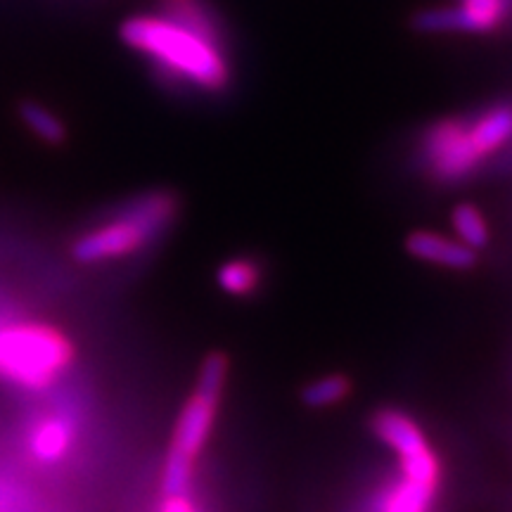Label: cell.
I'll use <instances>...</instances> for the list:
<instances>
[{"label":"cell","mask_w":512,"mask_h":512,"mask_svg":"<svg viewBox=\"0 0 512 512\" xmlns=\"http://www.w3.org/2000/svg\"><path fill=\"white\" fill-rule=\"evenodd\" d=\"M121 41L150 57L164 72L209 93H221L230 83V64L219 38L164 15H133L119 27Z\"/></svg>","instance_id":"cell-1"},{"label":"cell","mask_w":512,"mask_h":512,"mask_svg":"<svg viewBox=\"0 0 512 512\" xmlns=\"http://www.w3.org/2000/svg\"><path fill=\"white\" fill-rule=\"evenodd\" d=\"M176 209L171 192H147L112 221L83 233L72 245V256L81 264L124 259L159 238L174 221Z\"/></svg>","instance_id":"cell-2"},{"label":"cell","mask_w":512,"mask_h":512,"mask_svg":"<svg viewBox=\"0 0 512 512\" xmlns=\"http://www.w3.org/2000/svg\"><path fill=\"white\" fill-rule=\"evenodd\" d=\"M74 358L69 339L43 323H0V380L46 389Z\"/></svg>","instance_id":"cell-3"},{"label":"cell","mask_w":512,"mask_h":512,"mask_svg":"<svg viewBox=\"0 0 512 512\" xmlns=\"http://www.w3.org/2000/svg\"><path fill=\"white\" fill-rule=\"evenodd\" d=\"M228 366V356L221 354V351H214V354L204 358L200 375H197L195 392H192L181 415H178L171 451L183 453L192 460L200 456L204 444L209 441L211 430H214L216 413H219V403L228 380Z\"/></svg>","instance_id":"cell-4"},{"label":"cell","mask_w":512,"mask_h":512,"mask_svg":"<svg viewBox=\"0 0 512 512\" xmlns=\"http://www.w3.org/2000/svg\"><path fill=\"white\" fill-rule=\"evenodd\" d=\"M422 159L441 183H456L472 176L484 162L472 145L465 119H441L427 128L420 143Z\"/></svg>","instance_id":"cell-5"},{"label":"cell","mask_w":512,"mask_h":512,"mask_svg":"<svg viewBox=\"0 0 512 512\" xmlns=\"http://www.w3.org/2000/svg\"><path fill=\"white\" fill-rule=\"evenodd\" d=\"M508 0H460L456 8H434L415 17V27L427 34H489L508 19Z\"/></svg>","instance_id":"cell-6"},{"label":"cell","mask_w":512,"mask_h":512,"mask_svg":"<svg viewBox=\"0 0 512 512\" xmlns=\"http://www.w3.org/2000/svg\"><path fill=\"white\" fill-rule=\"evenodd\" d=\"M406 252L413 259L448 268V271H472L477 266L475 249L441 233H432V230H413L406 238Z\"/></svg>","instance_id":"cell-7"},{"label":"cell","mask_w":512,"mask_h":512,"mask_svg":"<svg viewBox=\"0 0 512 512\" xmlns=\"http://www.w3.org/2000/svg\"><path fill=\"white\" fill-rule=\"evenodd\" d=\"M370 425H373L375 437L387 448H392L399 460L415 458L432 448L418 422L408 418L403 411H396V408H382V411H377L373 420H370Z\"/></svg>","instance_id":"cell-8"},{"label":"cell","mask_w":512,"mask_h":512,"mask_svg":"<svg viewBox=\"0 0 512 512\" xmlns=\"http://www.w3.org/2000/svg\"><path fill=\"white\" fill-rule=\"evenodd\" d=\"M467 131L479 157L486 159L496 155L512 140V102H501L477 114L475 119L467 121Z\"/></svg>","instance_id":"cell-9"},{"label":"cell","mask_w":512,"mask_h":512,"mask_svg":"<svg viewBox=\"0 0 512 512\" xmlns=\"http://www.w3.org/2000/svg\"><path fill=\"white\" fill-rule=\"evenodd\" d=\"M72 441H74L72 422L57 418V415H50V418L38 422L36 430L31 432L29 446L36 460H41V463H57V460L67 456L69 448H72Z\"/></svg>","instance_id":"cell-10"},{"label":"cell","mask_w":512,"mask_h":512,"mask_svg":"<svg viewBox=\"0 0 512 512\" xmlns=\"http://www.w3.org/2000/svg\"><path fill=\"white\" fill-rule=\"evenodd\" d=\"M437 503V491L422 489V486L399 479L387 484L375 503V512H432Z\"/></svg>","instance_id":"cell-11"},{"label":"cell","mask_w":512,"mask_h":512,"mask_svg":"<svg viewBox=\"0 0 512 512\" xmlns=\"http://www.w3.org/2000/svg\"><path fill=\"white\" fill-rule=\"evenodd\" d=\"M19 119L24 121V126L34 133L36 138H41L48 145H62L67 140V126L62 124V119L57 117L53 110H48L46 105L34 100H24L19 105Z\"/></svg>","instance_id":"cell-12"},{"label":"cell","mask_w":512,"mask_h":512,"mask_svg":"<svg viewBox=\"0 0 512 512\" xmlns=\"http://www.w3.org/2000/svg\"><path fill=\"white\" fill-rule=\"evenodd\" d=\"M351 394V380L342 373L323 375L313 380L302 389V403L311 411H323V408H332L337 403L347 401Z\"/></svg>","instance_id":"cell-13"},{"label":"cell","mask_w":512,"mask_h":512,"mask_svg":"<svg viewBox=\"0 0 512 512\" xmlns=\"http://www.w3.org/2000/svg\"><path fill=\"white\" fill-rule=\"evenodd\" d=\"M216 283L230 297H249L261 283V268L252 259H230L216 273Z\"/></svg>","instance_id":"cell-14"},{"label":"cell","mask_w":512,"mask_h":512,"mask_svg":"<svg viewBox=\"0 0 512 512\" xmlns=\"http://www.w3.org/2000/svg\"><path fill=\"white\" fill-rule=\"evenodd\" d=\"M451 226L458 235L456 240L463 242L465 247L479 252V249L489 245L491 240L489 223H486L484 214L475 207V204H458L451 214Z\"/></svg>","instance_id":"cell-15"},{"label":"cell","mask_w":512,"mask_h":512,"mask_svg":"<svg viewBox=\"0 0 512 512\" xmlns=\"http://www.w3.org/2000/svg\"><path fill=\"white\" fill-rule=\"evenodd\" d=\"M164 10L169 17L181 19V22L188 24V27L202 31V34H207L211 38H219L221 41L219 22H216L214 15H211L207 0H164Z\"/></svg>","instance_id":"cell-16"},{"label":"cell","mask_w":512,"mask_h":512,"mask_svg":"<svg viewBox=\"0 0 512 512\" xmlns=\"http://www.w3.org/2000/svg\"><path fill=\"white\" fill-rule=\"evenodd\" d=\"M192 472H195V460L169 448L162 470V496H188Z\"/></svg>","instance_id":"cell-17"},{"label":"cell","mask_w":512,"mask_h":512,"mask_svg":"<svg viewBox=\"0 0 512 512\" xmlns=\"http://www.w3.org/2000/svg\"><path fill=\"white\" fill-rule=\"evenodd\" d=\"M162 512H197L195 505L188 501V496H164Z\"/></svg>","instance_id":"cell-18"}]
</instances>
